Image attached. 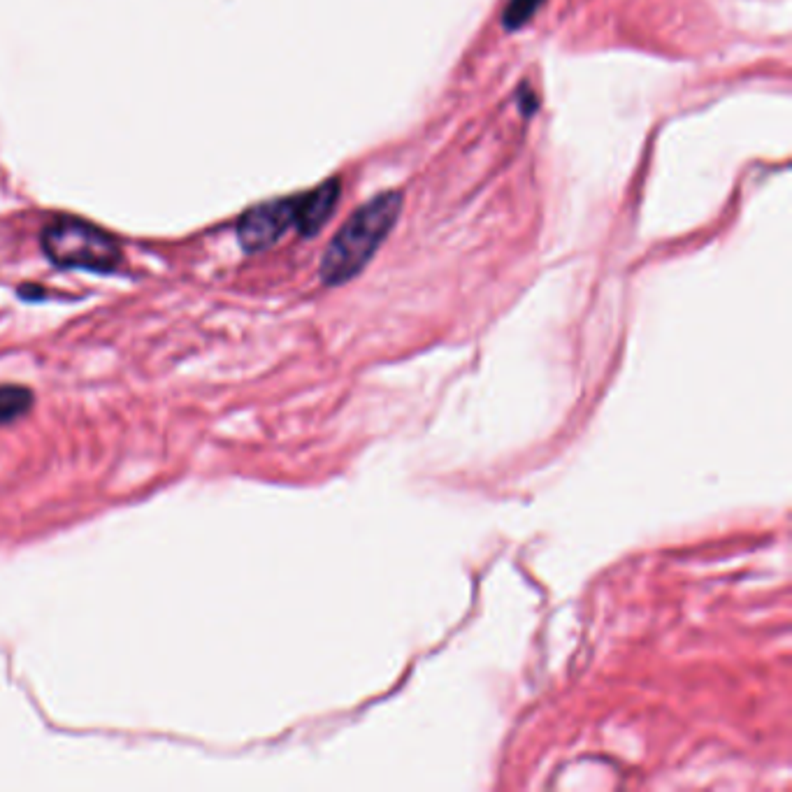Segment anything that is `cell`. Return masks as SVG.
<instances>
[{
    "label": "cell",
    "mask_w": 792,
    "mask_h": 792,
    "mask_svg": "<svg viewBox=\"0 0 792 792\" xmlns=\"http://www.w3.org/2000/svg\"><path fill=\"white\" fill-rule=\"evenodd\" d=\"M298 198L263 203L249 210L237 223V237L247 251H263L275 244L288 228L295 226Z\"/></svg>",
    "instance_id": "cell-3"
},
{
    "label": "cell",
    "mask_w": 792,
    "mask_h": 792,
    "mask_svg": "<svg viewBox=\"0 0 792 792\" xmlns=\"http://www.w3.org/2000/svg\"><path fill=\"white\" fill-rule=\"evenodd\" d=\"M33 405V393L24 386H0V426L17 421Z\"/></svg>",
    "instance_id": "cell-5"
},
{
    "label": "cell",
    "mask_w": 792,
    "mask_h": 792,
    "mask_svg": "<svg viewBox=\"0 0 792 792\" xmlns=\"http://www.w3.org/2000/svg\"><path fill=\"white\" fill-rule=\"evenodd\" d=\"M337 200H340V182L337 179H328V182L316 186L314 191L298 196V205H295V228L302 235H316L323 228V223L330 219Z\"/></svg>",
    "instance_id": "cell-4"
},
{
    "label": "cell",
    "mask_w": 792,
    "mask_h": 792,
    "mask_svg": "<svg viewBox=\"0 0 792 792\" xmlns=\"http://www.w3.org/2000/svg\"><path fill=\"white\" fill-rule=\"evenodd\" d=\"M402 200L405 198L400 191L381 193L349 216L321 258L323 284L340 286L349 282L370 263L398 221Z\"/></svg>",
    "instance_id": "cell-1"
},
{
    "label": "cell",
    "mask_w": 792,
    "mask_h": 792,
    "mask_svg": "<svg viewBox=\"0 0 792 792\" xmlns=\"http://www.w3.org/2000/svg\"><path fill=\"white\" fill-rule=\"evenodd\" d=\"M42 249L61 268L89 272H114L121 263V249L105 230L79 219H56L42 230Z\"/></svg>",
    "instance_id": "cell-2"
},
{
    "label": "cell",
    "mask_w": 792,
    "mask_h": 792,
    "mask_svg": "<svg viewBox=\"0 0 792 792\" xmlns=\"http://www.w3.org/2000/svg\"><path fill=\"white\" fill-rule=\"evenodd\" d=\"M544 0H509L507 10H504V28L514 31V28H521L528 24V21L535 17V12L542 7Z\"/></svg>",
    "instance_id": "cell-6"
}]
</instances>
